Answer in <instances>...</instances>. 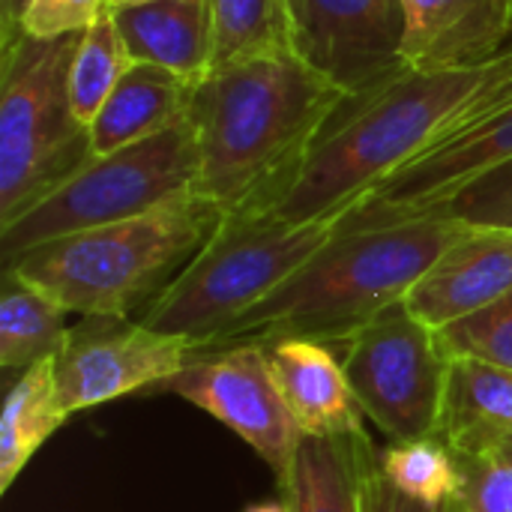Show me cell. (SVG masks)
Returning <instances> with one entry per match:
<instances>
[{
	"instance_id": "obj_21",
	"label": "cell",
	"mask_w": 512,
	"mask_h": 512,
	"mask_svg": "<svg viewBox=\"0 0 512 512\" xmlns=\"http://www.w3.org/2000/svg\"><path fill=\"white\" fill-rule=\"evenodd\" d=\"M66 309L3 270V300H0V366L3 369H33L60 354L72 327L66 324Z\"/></svg>"
},
{
	"instance_id": "obj_22",
	"label": "cell",
	"mask_w": 512,
	"mask_h": 512,
	"mask_svg": "<svg viewBox=\"0 0 512 512\" xmlns=\"http://www.w3.org/2000/svg\"><path fill=\"white\" fill-rule=\"evenodd\" d=\"M213 24L210 69L291 48L285 0H207Z\"/></svg>"
},
{
	"instance_id": "obj_7",
	"label": "cell",
	"mask_w": 512,
	"mask_h": 512,
	"mask_svg": "<svg viewBox=\"0 0 512 512\" xmlns=\"http://www.w3.org/2000/svg\"><path fill=\"white\" fill-rule=\"evenodd\" d=\"M198 150L186 120L171 129L93 156L60 189L0 228V261L12 264L18 255L66 234L126 222L195 195Z\"/></svg>"
},
{
	"instance_id": "obj_9",
	"label": "cell",
	"mask_w": 512,
	"mask_h": 512,
	"mask_svg": "<svg viewBox=\"0 0 512 512\" xmlns=\"http://www.w3.org/2000/svg\"><path fill=\"white\" fill-rule=\"evenodd\" d=\"M162 390L177 393L240 435L270 465L279 486L288 480L306 435L279 390L264 345L195 351Z\"/></svg>"
},
{
	"instance_id": "obj_8",
	"label": "cell",
	"mask_w": 512,
	"mask_h": 512,
	"mask_svg": "<svg viewBox=\"0 0 512 512\" xmlns=\"http://www.w3.org/2000/svg\"><path fill=\"white\" fill-rule=\"evenodd\" d=\"M339 351L360 411L393 444L438 438L453 360L438 330L423 324L405 300L360 327Z\"/></svg>"
},
{
	"instance_id": "obj_5",
	"label": "cell",
	"mask_w": 512,
	"mask_h": 512,
	"mask_svg": "<svg viewBox=\"0 0 512 512\" xmlns=\"http://www.w3.org/2000/svg\"><path fill=\"white\" fill-rule=\"evenodd\" d=\"M345 216L291 225L267 213H228L210 243L144 309L147 330L186 336L195 351L294 276Z\"/></svg>"
},
{
	"instance_id": "obj_2",
	"label": "cell",
	"mask_w": 512,
	"mask_h": 512,
	"mask_svg": "<svg viewBox=\"0 0 512 512\" xmlns=\"http://www.w3.org/2000/svg\"><path fill=\"white\" fill-rule=\"evenodd\" d=\"M468 228L426 213L378 225L342 219L339 234L327 246L198 351L228 345L267 348L282 339L342 345L372 318L402 303Z\"/></svg>"
},
{
	"instance_id": "obj_15",
	"label": "cell",
	"mask_w": 512,
	"mask_h": 512,
	"mask_svg": "<svg viewBox=\"0 0 512 512\" xmlns=\"http://www.w3.org/2000/svg\"><path fill=\"white\" fill-rule=\"evenodd\" d=\"M279 390L309 438L354 435L363 429V411L351 393L342 360L330 345L309 339H282L267 345Z\"/></svg>"
},
{
	"instance_id": "obj_23",
	"label": "cell",
	"mask_w": 512,
	"mask_h": 512,
	"mask_svg": "<svg viewBox=\"0 0 512 512\" xmlns=\"http://www.w3.org/2000/svg\"><path fill=\"white\" fill-rule=\"evenodd\" d=\"M129 63L132 60L123 48V39H120L111 9H108L96 24H90L81 33L75 57H72V69H69L72 108L84 126H90L96 120V114L102 111V105L120 84Z\"/></svg>"
},
{
	"instance_id": "obj_19",
	"label": "cell",
	"mask_w": 512,
	"mask_h": 512,
	"mask_svg": "<svg viewBox=\"0 0 512 512\" xmlns=\"http://www.w3.org/2000/svg\"><path fill=\"white\" fill-rule=\"evenodd\" d=\"M303 438L282 489L291 512H363L360 492V435Z\"/></svg>"
},
{
	"instance_id": "obj_1",
	"label": "cell",
	"mask_w": 512,
	"mask_h": 512,
	"mask_svg": "<svg viewBox=\"0 0 512 512\" xmlns=\"http://www.w3.org/2000/svg\"><path fill=\"white\" fill-rule=\"evenodd\" d=\"M345 99L291 48L210 69L186 108L198 150L195 195L225 213L264 210Z\"/></svg>"
},
{
	"instance_id": "obj_29",
	"label": "cell",
	"mask_w": 512,
	"mask_h": 512,
	"mask_svg": "<svg viewBox=\"0 0 512 512\" xmlns=\"http://www.w3.org/2000/svg\"><path fill=\"white\" fill-rule=\"evenodd\" d=\"M111 9L108 0H33L24 15V36L57 39L69 33H84Z\"/></svg>"
},
{
	"instance_id": "obj_27",
	"label": "cell",
	"mask_w": 512,
	"mask_h": 512,
	"mask_svg": "<svg viewBox=\"0 0 512 512\" xmlns=\"http://www.w3.org/2000/svg\"><path fill=\"white\" fill-rule=\"evenodd\" d=\"M438 339L450 360L471 357L512 372V288L486 309L441 327Z\"/></svg>"
},
{
	"instance_id": "obj_4",
	"label": "cell",
	"mask_w": 512,
	"mask_h": 512,
	"mask_svg": "<svg viewBox=\"0 0 512 512\" xmlns=\"http://www.w3.org/2000/svg\"><path fill=\"white\" fill-rule=\"evenodd\" d=\"M225 216L213 201L186 195L153 213L42 243L3 270L66 312L126 321L135 306L156 300L183 273Z\"/></svg>"
},
{
	"instance_id": "obj_16",
	"label": "cell",
	"mask_w": 512,
	"mask_h": 512,
	"mask_svg": "<svg viewBox=\"0 0 512 512\" xmlns=\"http://www.w3.org/2000/svg\"><path fill=\"white\" fill-rule=\"evenodd\" d=\"M114 27L132 63H150L186 78L210 72L213 24L207 0H150L114 6Z\"/></svg>"
},
{
	"instance_id": "obj_25",
	"label": "cell",
	"mask_w": 512,
	"mask_h": 512,
	"mask_svg": "<svg viewBox=\"0 0 512 512\" xmlns=\"http://www.w3.org/2000/svg\"><path fill=\"white\" fill-rule=\"evenodd\" d=\"M420 213L453 219V222H462V225H471V228L512 231V159L498 165V168L483 171L480 177L468 180L465 186H459L447 198H441V201H435L429 207L402 213V216H420ZM402 216H393V219H402Z\"/></svg>"
},
{
	"instance_id": "obj_14",
	"label": "cell",
	"mask_w": 512,
	"mask_h": 512,
	"mask_svg": "<svg viewBox=\"0 0 512 512\" xmlns=\"http://www.w3.org/2000/svg\"><path fill=\"white\" fill-rule=\"evenodd\" d=\"M512 288V231L468 228L411 288L405 306L432 330L462 321Z\"/></svg>"
},
{
	"instance_id": "obj_6",
	"label": "cell",
	"mask_w": 512,
	"mask_h": 512,
	"mask_svg": "<svg viewBox=\"0 0 512 512\" xmlns=\"http://www.w3.org/2000/svg\"><path fill=\"white\" fill-rule=\"evenodd\" d=\"M78 39L21 36L0 51V228L96 156L90 126L75 117L69 96Z\"/></svg>"
},
{
	"instance_id": "obj_10",
	"label": "cell",
	"mask_w": 512,
	"mask_h": 512,
	"mask_svg": "<svg viewBox=\"0 0 512 512\" xmlns=\"http://www.w3.org/2000/svg\"><path fill=\"white\" fill-rule=\"evenodd\" d=\"M291 51L348 99L405 69L402 0H285Z\"/></svg>"
},
{
	"instance_id": "obj_3",
	"label": "cell",
	"mask_w": 512,
	"mask_h": 512,
	"mask_svg": "<svg viewBox=\"0 0 512 512\" xmlns=\"http://www.w3.org/2000/svg\"><path fill=\"white\" fill-rule=\"evenodd\" d=\"M492 66L495 60L453 72L405 66L381 87L345 99L282 192L264 210L249 213L291 225L345 216L447 132L453 114L489 78Z\"/></svg>"
},
{
	"instance_id": "obj_20",
	"label": "cell",
	"mask_w": 512,
	"mask_h": 512,
	"mask_svg": "<svg viewBox=\"0 0 512 512\" xmlns=\"http://www.w3.org/2000/svg\"><path fill=\"white\" fill-rule=\"evenodd\" d=\"M66 420L69 417L63 414L54 390V357L21 372L0 417V495L9 492L33 453Z\"/></svg>"
},
{
	"instance_id": "obj_13",
	"label": "cell",
	"mask_w": 512,
	"mask_h": 512,
	"mask_svg": "<svg viewBox=\"0 0 512 512\" xmlns=\"http://www.w3.org/2000/svg\"><path fill=\"white\" fill-rule=\"evenodd\" d=\"M402 60L417 72L480 69L512 45V0H402Z\"/></svg>"
},
{
	"instance_id": "obj_17",
	"label": "cell",
	"mask_w": 512,
	"mask_h": 512,
	"mask_svg": "<svg viewBox=\"0 0 512 512\" xmlns=\"http://www.w3.org/2000/svg\"><path fill=\"white\" fill-rule=\"evenodd\" d=\"M192 87L195 78L180 72L150 63H129L120 84L90 123L93 153H114L186 120Z\"/></svg>"
},
{
	"instance_id": "obj_31",
	"label": "cell",
	"mask_w": 512,
	"mask_h": 512,
	"mask_svg": "<svg viewBox=\"0 0 512 512\" xmlns=\"http://www.w3.org/2000/svg\"><path fill=\"white\" fill-rule=\"evenodd\" d=\"M246 512H291L285 504H276V501H270V504H255V507H249Z\"/></svg>"
},
{
	"instance_id": "obj_12",
	"label": "cell",
	"mask_w": 512,
	"mask_h": 512,
	"mask_svg": "<svg viewBox=\"0 0 512 512\" xmlns=\"http://www.w3.org/2000/svg\"><path fill=\"white\" fill-rule=\"evenodd\" d=\"M512 159V108L495 114L483 126L444 138L417 159L390 174L366 201L345 213L351 225H375L420 207H429L468 180Z\"/></svg>"
},
{
	"instance_id": "obj_18",
	"label": "cell",
	"mask_w": 512,
	"mask_h": 512,
	"mask_svg": "<svg viewBox=\"0 0 512 512\" xmlns=\"http://www.w3.org/2000/svg\"><path fill=\"white\" fill-rule=\"evenodd\" d=\"M512 435V372L453 357L438 441L450 453H474Z\"/></svg>"
},
{
	"instance_id": "obj_32",
	"label": "cell",
	"mask_w": 512,
	"mask_h": 512,
	"mask_svg": "<svg viewBox=\"0 0 512 512\" xmlns=\"http://www.w3.org/2000/svg\"><path fill=\"white\" fill-rule=\"evenodd\" d=\"M111 3V9L114 6H138V3H150V0H108Z\"/></svg>"
},
{
	"instance_id": "obj_28",
	"label": "cell",
	"mask_w": 512,
	"mask_h": 512,
	"mask_svg": "<svg viewBox=\"0 0 512 512\" xmlns=\"http://www.w3.org/2000/svg\"><path fill=\"white\" fill-rule=\"evenodd\" d=\"M360 492H363V512H459L453 504H426L405 492H399L384 468H381V450L372 444V438L360 435Z\"/></svg>"
},
{
	"instance_id": "obj_24",
	"label": "cell",
	"mask_w": 512,
	"mask_h": 512,
	"mask_svg": "<svg viewBox=\"0 0 512 512\" xmlns=\"http://www.w3.org/2000/svg\"><path fill=\"white\" fill-rule=\"evenodd\" d=\"M381 468L387 480L426 504H453L459 492V474L453 453L438 441H414V444H393L381 453Z\"/></svg>"
},
{
	"instance_id": "obj_30",
	"label": "cell",
	"mask_w": 512,
	"mask_h": 512,
	"mask_svg": "<svg viewBox=\"0 0 512 512\" xmlns=\"http://www.w3.org/2000/svg\"><path fill=\"white\" fill-rule=\"evenodd\" d=\"M33 0H0V51L15 45L24 33V15Z\"/></svg>"
},
{
	"instance_id": "obj_26",
	"label": "cell",
	"mask_w": 512,
	"mask_h": 512,
	"mask_svg": "<svg viewBox=\"0 0 512 512\" xmlns=\"http://www.w3.org/2000/svg\"><path fill=\"white\" fill-rule=\"evenodd\" d=\"M459 512H512V435L474 453H453Z\"/></svg>"
},
{
	"instance_id": "obj_11",
	"label": "cell",
	"mask_w": 512,
	"mask_h": 512,
	"mask_svg": "<svg viewBox=\"0 0 512 512\" xmlns=\"http://www.w3.org/2000/svg\"><path fill=\"white\" fill-rule=\"evenodd\" d=\"M192 354L195 342L186 336H165L117 318H87L54 357L57 402L72 417L135 390L162 387Z\"/></svg>"
}]
</instances>
